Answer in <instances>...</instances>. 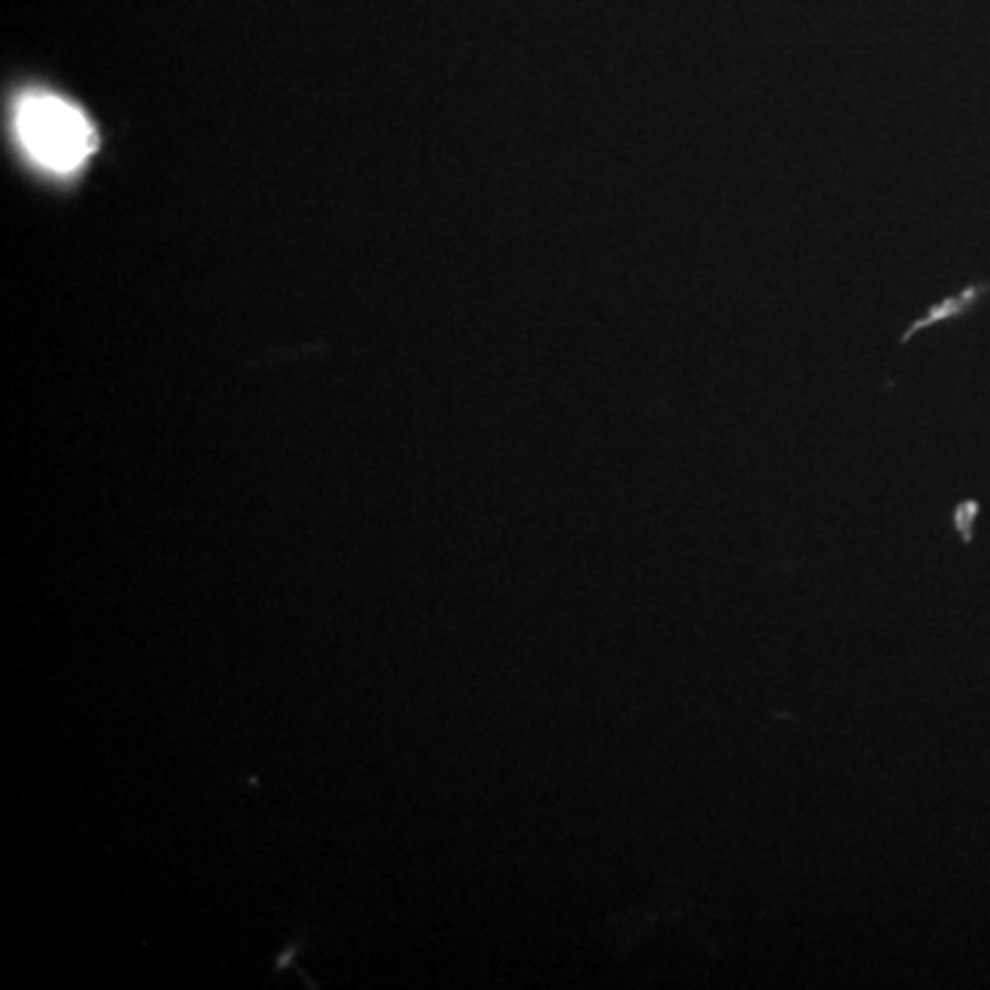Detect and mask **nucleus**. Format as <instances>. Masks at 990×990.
Wrapping results in <instances>:
<instances>
[{
  "label": "nucleus",
  "instance_id": "f257e3e1",
  "mask_svg": "<svg viewBox=\"0 0 990 990\" xmlns=\"http://www.w3.org/2000/svg\"><path fill=\"white\" fill-rule=\"evenodd\" d=\"M14 135L28 160L59 177L81 171L97 152L94 124L75 102L59 94L31 92L17 100Z\"/></svg>",
  "mask_w": 990,
  "mask_h": 990
},
{
  "label": "nucleus",
  "instance_id": "f03ea898",
  "mask_svg": "<svg viewBox=\"0 0 990 990\" xmlns=\"http://www.w3.org/2000/svg\"><path fill=\"white\" fill-rule=\"evenodd\" d=\"M982 292H988V286L977 284V286H969V290L958 292V295H947V298L938 300V303H932L930 309L925 311V314H919L914 322H910L908 327H905L903 336H899V344H908L910 338L916 336V333L927 331V327L944 325V322L958 320V316H963L966 311L975 309V305L980 303Z\"/></svg>",
  "mask_w": 990,
  "mask_h": 990
},
{
  "label": "nucleus",
  "instance_id": "7ed1b4c3",
  "mask_svg": "<svg viewBox=\"0 0 990 990\" xmlns=\"http://www.w3.org/2000/svg\"><path fill=\"white\" fill-rule=\"evenodd\" d=\"M977 501H963L958 509H955V525L958 531L963 534V540H971V523H975V514H977Z\"/></svg>",
  "mask_w": 990,
  "mask_h": 990
}]
</instances>
